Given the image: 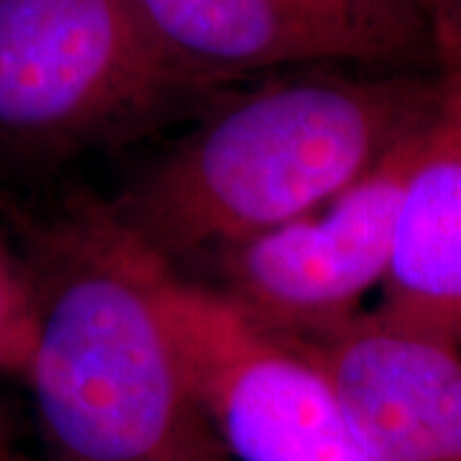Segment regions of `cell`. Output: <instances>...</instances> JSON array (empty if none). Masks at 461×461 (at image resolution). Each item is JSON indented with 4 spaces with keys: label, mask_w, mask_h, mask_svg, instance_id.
Here are the masks:
<instances>
[{
    "label": "cell",
    "mask_w": 461,
    "mask_h": 461,
    "mask_svg": "<svg viewBox=\"0 0 461 461\" xmlns=\"http://www.w3.org/2000/svg\"><path fill=\"white\" fill-rule=\"evenodd\" d=\"M438 98V72L308 67L221 100L105 211L149 259L182 272L344 193L423 129Z\"/></svg>",
    "instance_id": "cell-1"
},
{
    "label": "cell",
    "mask_w": 461,
    "mask_h": 461,
    "mask_svg": "<svg viewBox=\"0 0 461 461\" xmlns=\"http://www.w3.org/2000/svg\"><path fill=\"white\" fill-rule=\"evenodd\" d=\"M23 382L51 461H233L195 393L151 259L100 200L33 229Z\"/></svg>",
    "instance_id": "cell-2"
},
{
    "label": "cell",
    "mask_w": 461,
    "mask_h": 461,
    "mask_svg": "<svg viewBox=\"0 0 461 461\" xmlns=\"http://www.w3.org/2000/svg\"><path fill=\"white\" fill-rule=\"evenodd\" d=\"M215 93L123 0H0V159L57 165L139 139Z\"/></svg>",
    "instance_id": "cell-3"
},
{
    "label": "cell",
    "mask_w": 461,
    "mask_h": 461,
    "mask_svg": "<svg viewBox=\"0 0 461 461\" xmlns=\"http://www.w3.org/2000/svg\"><path fill=\"white\" fill-rule=\"evenodd\" d=\"M423 129L321 208L215 254L211 282L200 285L285 344L348 326L390 275Z\"/></svg>",
    "instance_id": "cell-4"
},
{
    "label": "cell",
    "mask_w": 461,
    "mask_h": 461,
    "mask_svg": "<svg viewBox=\"0 0 461 461\" xmlns=\"http://www.w3.org/2000/svg\"><path fill=\"white\" fill-rule=\"evenodd\" d=\"M167 326L233 461H382L293 346L151 259Z\"/></svg>",
    "instance_id": "cell-5"
},
{
    "label": "cell",
    "mask_w": 461,
    "mask_h": 461,
    "mask_svg": "<svg viewBox=\"0 0 461 461\" xmlns=\"http://www.w3.org/2000/svg\"><path fill=\"white\" fill-rule=\"evenodd\" d=\"M287 346L329 382L382 461H461V348L375 311Z\"/></svg>",
    "instance_id": "cell-6"
},
{
    "label": "cell",
    "mask_w": 461,
    "mask_h": 461,
    "mask_svg": "<svg viewBox=\"0 0 461 461\" xmlns=\"http://www.w3.org/2000/svg\"><path fill=\"white\" fill-rule=\"evenodd\" d=\"M182 67L226 85L272 69L387 65L354 23L311 0H123Z\"/></svg>",
    "instance_id": "cell-7"
},
{
    "label": "cell",
    "mask_w": 461,
    "mask_h": 461,
    "mask_svg": "<svg viewBox=\"0 0 461 461\" xmlns=\"http://www.w3.org/2000/svg\"><path fill=\"white\" fill-rule=\"evenodd\" d=\"M438 77L375 313L461 348V72Z\"/></svg>",
    "instance_id": "cell-8"
},
{
    "label": "cell",
    "mask_w": 461,
    "mask_h": 461,
    "mask_svg": "<svg viewBox=\"0 0 461 461\" xmlns=\"http://www.w3.org/2000/svg\"><path fill=\"white\" fill-rule=\"evenodd\" d=\"M362 29L387 65L426 54L430 59V0H333Z\"/></svg>",
    "instance_id": "cell-9"
},
{
    "label": "cell",
    "mask_w": 461,
    "mask_h": 461,
    "mask_svg": "<svg viewBox=\"0 0 461 461\" xmlns=\"http://www.w3.org/2000/svg\"><path fill=\"white\" fill-rule=\"evenodd\" d=\"M33 330V285L26 257L0 236V377H23Z\"/></svg>",
    "instance_id": "cell-10"
},
{
    "label": "cell",
    "mask_w": 461,
    "mask_h": 461,
    "mask_svg": "<svg viewBox=\"0 0 461 461\" xmlns=\"http://www.w3.org/2000/svg\"><path fill=\"white\" fill-rule=\"evenodd\" d=\"M429 44L433 72H461V0H430Z\"/></svg>",
    "instance_id": "cell-11"
},
{
    "label": "cell",
    "mask_w": 461,
    "mask_h": 461,
    "mask_svg": "<svg viewBox=\"0 0 461 461\" xmlns=\"http://www.w3.org/2000/svg\"><path fill=\"white\" fill-rule=\"evenodd\" d=\"M311 3H315V5H321V8H326V11H330V14H336V16L346 18L348 23H354V21H351V18L346 16L344 11H341V8H339V5H336L333 0H311ZM354 26H357V23H354ZM357 29H359V26H357ZM359 32H362V29H359ZM362 33H364V32H362ZM364 36H366V33H364ZM366 39H369V36H366ZM369 41H372V39H369ZM377 50H379V47H377ZM379 51H382V50H379ZM382 57H384V54H382ZM384 62H387V57H384Z\"/></svg>",
    "instance_id": "cell-12"
},
{
    "label": "cell",
    "mask_w": 461,
    "mask_h": 461,
    "mask_svg": "<svg viewBox=\"0 0 461 461\" xmlns=\"http://www.w3.org/2000/svg\"><path fill=\"white\" fill-rule=\"evenodd\" d=\"M0 461H29V459H21V456H11V454H3Z\"/></svg>",
    "instance_id": "cell-13"
},
{
    "label": "cell",
    "mask_w": 461,
    "mask_h": 461,
    "mask_svg": "<svg viewBox=\"0 0 461 461\" xmlns=\"http://www.w3.org/2000/svg\"><path fill=\"white\" fill-rule=\"evenodd\" d=\"M3 454H5V451H3V448H0V456H3Z\"/></svg>",
    "instance_id": "cell-14"
}]
</instances>
